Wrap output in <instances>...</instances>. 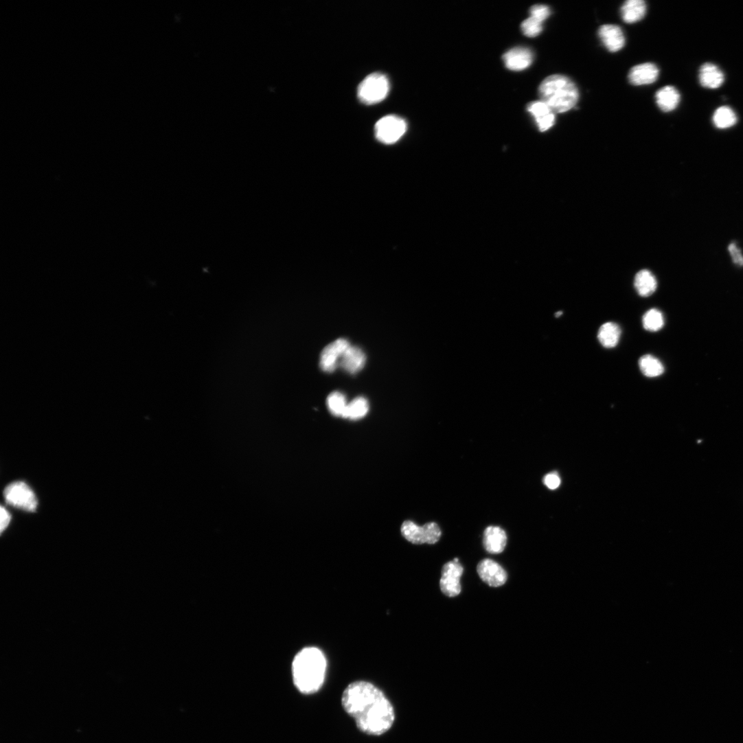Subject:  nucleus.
I'll return each mask as SVG.
<instances>
[{"label": "nucleus", "mask_w": 743, "mask_h": 743, "mask_svg": "<svg viewBox=\"0 0 743 743\" xmlns=\"http://www.w3.org/2000/svg\"><path fill=\"white\" fill-rule=\"evenodd\" d=\"M505 67L512 71H522L534 62L533 52L525 47H516L507 52L503 57Z\"/></svg>", "instance_id": "9b49d317"}, {"label": "nucleus", "mask_w": 743, "mask_h": 743, "mask_svg": "<svg viewBox=\"0 0 743 743\" xmlns=\"http://www.w3.org/2000/svg\"><path fill=\"white\" fill-rule=\"evenodd\" d=\"M464 569L459 558L446 563L443 569L440 587L442 593L449 597H455L461 592V578Z\"/></svg>", "instance_id": "6e6552de"}, {"label": "nucleus", "mask_w": 743, "mask_h": 743, "mask_svg": "<svg viewBox=\"0 0 743 743\" xmlns=\"http://www.w3.org/2000/svg\"><path fill=\"white\" fill-rule=\"evenodd\" d=\"M0 516H1V521H0V523H1V525H0V530H1V533H3L10 525L12 516L10 512L4 507H1Z\"/></svg>", "instance_id": "7c9ffc66"}, {"label": "nucleus", "mask_w": 743, "mask_h": 743, "mask_svg": "<svg viewBox=\"0 0 743 743\" xmlns=\"http://www.w3.org/2000/svg\"><path fill=\"white\" fill-rule=\"evenodd\" d=\"M713 123L719 129H727L737 123V117L734 111L728 106L718 108L713 115Z\"/></svg>", "instance_id": "b1692460"}, {"label": "nucleus", "mask_w": 743, "mask_h": 743, "mask_svg": "<svg viewBox=\"0 0 743 743\" xmlns=\"http://www.w3.org/2000/svg\"><path fill=\"white\" fill-rule=\"evenodd\" d=\"M327 661L322 651L315 647L301 649L292 663L293 683L302 694H310L322 687L326 672Z\"/></svg>", "instance_id": "f03ea898"}, {"label": "nucleus", "mask_w": 743, "mask_h": 743, "mask_svg": "<svg viewBox=\"0 0 743 743\" xmlns=\"http://www.w3.org/2000/svg\"><path fill=\"white\" fill-rule=\"evenodd\" d=\"M477 572L481 579L492 587H500L507 580L506 571L496 562L485 559L479 562Z\"/></svg>", "instance_id": "9d476101"}, {"label": "nucleus", "mask_w": 743, "mask_h": 743, "mask_svg": "<svg viewBox=\"0 0 743 743\" xmlns=\"http://www.w3.org/2000/svg\"><path fill=\"white\" fill-rule=\"evenodd\" d=\"M643 328L652 332L661 330L665 323L662 312L655 308L648 310L643 317Z\"/></svg>", "instance_id": "a878e982"}, {"label": "nucleus", "mask_w": 743, "mask_h": 743, "mask_svg": "<svg viewBox=\"0 0 743 743\" xmlns=\"http://www.w3.org/2000/svg\"><path fill=\"white\" fill-rule=\"evenodd\" d=\"M647 7L642 0H628L621 9V14L626 23L632 24L641 21L645 16Z\"/></svg>", "instance_id": "6ab92c4d"}, {"label": "nucleus", "mask_w": 743, "mask_h": 743, "mask_svg": "<svg viewBox=\"0 0 743 743\" xmlns=\"http://www.w3.org/2000/svg\"><path fill=\"white\" fill-rule=\"evenodd\" d=\"M539 94L555 113H564L575 106L579 100L576 85L569 78L554 75L547 78L540 84Z\"/></svg>", "instance_id": "7ed1b4c3"}, {"label": "nucleus", "mask_w": 743, "mask_h": 743, "mask_svg": "<svg viewBox=\"0 0 743 743\" xmlns=\"http://www.w3.org/2000/svg\"><path fill=\"white\" fill-rule=\"evenodd\" d=\"M635 287L638 294L641 297H649L652 295L657 287V282L654 275L648 270L639 271L635 278Z\"/></svg>", "instance_id": "aec40b11"}, {"label": "nucleus", "mask_w": 743, "mask_h": 743, "mask_svg": "<svg viewBox=\"0 0 743 743\" xmlns=\"http://www.w3.org/2000/svg\"><path fill=\"white\" fill-rule=\"evenodd\" d=\"M621 334V328L617 323L607 322L600 327L597 337L604 347L611 348L617 345Z\"/></svg>", "instance_id": "412c9836"}, {"label": "nucleus", "mask_w": 743, "mask_h": 743, "mask_svg": "<svg viewBox=\"0 0 743 743\" xmlns=\"http://www.w3.org/2000/svg\"><path fill=\"white\" fill-rule=\"evenodd\" d=\"M728 251L732 258L733 262L738 266H743V255L741 250L736 243L732 242L728 246Z\"/></svg>", "instance_id": "c85d7f7f"}, {"label": "nucleus", "mask_w": 743, "mask_h": 743, "mask_svg": "<svg viewBox=\"0 0 743 743\" xmlns=\"http://www.w3.org/2000/svg\"><path fill=\"white\" fill-rule=\"evenodd\" d=\"M4 497L9 505L27 512H35L38 507L34 492L24 482H15L8 485L5 490Z\"/></svg>", "instance_id": "423d86ee"}, {"label": "nucleus", "mask_w": 743, "mask_h": 743, "mask_svg": "<svg viewBox=\"0 0 743 743\" xmlns=\"http://www.w3.org/2000/svg\"><path fill=\"white\" fill-rule=\"evenodd\" d=\"M342 705L358 729L372 735H381L392 727L394 708L384 692L371 683L358 681L344 690Z\"/></svg>", "instance_id": "f257e3e1"}, {"label": "nucleus", "mask_w": 743, "mask_h": 743, "mask_svg": "<svg viewBox=\"0 0 743 743\" xmlns=\"http://www.w3.org/2000/svg\"><path fill=\"white\" fill-rule=\"evenodd\" d=\"M527 111L534 117L540 132H546L554 126L555 113L542 101L530 103Z\"/></svg>", "instance_id": "f8f14e48"}, {"label": "nucleus", "mask_w": 743, "mask_h": 743, "mask_svg": "<svg viewBox=\"0 0 743 743\" xmlns=\"http://www.w3.org/2000/svg\"><path fill=\"white\" fill-rule=\"evenodd\" d=\"M598 35L603 45L610 52H617L625 46L626 39L624 32L618 26L613 25L602 26L599 30Z\"/></svg>", "instance_id": "ddd939ff"}, {"label": "nucleus", "mask_w": 743, "mask_h": 743, "mask_svg": "<svg viewBox=\"0 0 743 743\" xmlns=\"http://www.w3.org/2000/svg\"><path fill=\"white\" fill-rule=\"evenodd\" d=\"M366 357L363 350L356 346H350L340 358V365L347 373L354 375L363 369Z\"/></svg>", "instance_id": "dca6fc26"}, {"label": "nucleus", "mask_w": 743, "mask_h": 743, "mask_svg": "<svg viewBox=\"0 0 743 743\" xmlns=\"http://www.w3.org/2000/svg\"><path fill=\"white\" fill-rule=\"evenodd\" d=\"M531 17L544 23L551 16V10L545 5H535L530 10Z\"/></svg>", "instance_id": "cd10ccee"}, {"label": "nucleus", "mask_w": 743, "mask_h": 743, "mask_svg": "<svg viewBox=\"0 0 743 743\" xmlns=\"http://www.w3.org/2000/svg\"><path fill=\"white\" fill-rule=\"evenodd\" d=\"M639 365L643 375L650 378L661 376L665 371L662 363L650 354L641 356L639 361Z\"/></svg>", "instance_id": "4be33fe9"}, {"label": "nucleus", "mask_w": 743, "mask_h": 743, "mask_svg": "<svg viewBox=\"0 0 743 743\" xmlns=\"http://www.w3.org/2000/svg\"><path fill=\"white\" fill-rule=\"evenodd\" d=\"M401 531L404 538L414 545H434L442 536L441 529L435 523H428L421 527L407 521L403 523Z\"/></svg>", "instance_id": "39448f33"}, {"label": "nucleus", "mask_w": 743, "mask_h": 743, "mask_svg": "<svg viewBox=\"0 0 743 743\" xmlns=\"http://www.w3.org/2000/svg\"><path fill=\"white\" fill-rule=\"evenodd\" d=\"M391 89L390 82L383 73H376L367 76L359 84L358 100L366 105L378 104L385 100Z\"/></svg>", "instance_id": "20e7f679"}, {"label": "nucleus", "mask_w": 743, "mask_h": 743, "mask_svg": "<svg viewBox=\"0 0 743 743\" xmlns=\"http://www.w3.org/2000/svg\"><path fill=\"white\" fill-rule=\"evenodd\" d=\"M507 542L506 532L499 527H488L484 532L483 545L491 554H500L505 550Z\"/></svg>", "instance_id": "2eb2a0df"}, {"label": "nucleus", "mask_w": 743, "mask_h": 743, "mask_svg": "<svg viewBox=\"0 0 743 743\" xmlns=\"http://www.w3.org/2000/svg\"><path fill=\"white\" fill-rule=\"evenodd\" d=\"M545 484L550 490H556L560 484V479L556 474H549L545 478Z\"/></svg>", "instance_id": "c756f323"}, {"label": "nucleus", "mask_w": 743, "mask_h": 743, "mask_svg": "<svg viewBox=\"0 0 743 743\" xmlns=\"http://www.w3.org/2000/svg\"><path fill=\"white\" fill-rule=\"evenodd\" d=\"M542 24L537 19L530 17L522 23L521 30L525 36L536 38L542 33L543 30Z\"/></svg>", "instance_id": "bb28decb"}, {"label": "nucleus", "mask_w": 743, "mask_h": 743, "mask_svg": "<svg viewBox=\"0 0 743 743\" xmlns=\"http://www.w3.org/2000/svg\"><path fill=\"white\" fill-rule=\"evenodd\" d=\"M369 404L366 399L357 398L347 404L343 418L355 421L363 418L368 413Z\"/></svg>", "instance_id": "5701e85b"}, {"label": "nucleus", "mask_w": 743, "mask_h": 743, "mask_svg": "<svg viewBox=\"0 0 743 743\" xmlns=\"http://www.w3.org/2000/svg\"><path fill=\"white\" fill-rule=\"evenodd\" d=\"M407 124L402 117L388 115L382 118L376 125L377 139L385 144L398 142L407 133Z\"/></svg>", "instance_id": "0eeeda50"}, {"label": "nucleus", "mask_w": 743, "mask_h": 743, "mask_svg": "<svg viewBox=\"0 0 743 743\" xmlns=\"http://www.w3.org/2000/svg\"><path fill=\"white\" fill-rule=\"evenodd\" d=\"M326 404L329 411L332 415L343 418L347 404L345 396L341 393H332L328 397Z\"/></svg>", "instance_id": "393cba45"}, {"label": "nucleus", "mask_w": 743, "mask_h": 743, "mask_svg": "<svg viewBox=\"0 0 743 743\" xmlns=\"http://www.w3.org/2000/svg\"><path fill=\"white\" fill-rule=\"evenodd\" d=\"M724 81L722 71L715 65L705 63L699 71V82L706 89H716L720 87Z\"/></svg>", "instance_id": "f3484780"}, {"label": "nucleus", "mask_w": 743, "mask_h": 743, "mask_svg": "<svg viewBox=\"0 0 743 743\" xmlns=\"http://www.w3.org/2000/svg\"><path fill=\"white\" fill-rule=\"evenodd\" d=\"M562 315V312H558V313L556 314V316H557V317H559V316H560V315Z\"/></svg>", "instance_id": "2f4dec72"}, {"label": "nucleus", "mask_w": 743, "mask_h": 743, "mask_svg": "<svg viewBox=\"0 0 743 743\" xmlns=\"http://www.w3.org/2000/svg\"><path fill=\"white\" fill-rule=\"evenodd\" d=\"M350 346L349 341L343 338L338 339L325 346L320 356L319 365L321 369L325 373H332Z\"/></svg>", "instance_id": "1a4fd4ad"}, {"label": "nucleus", "mask_w": 743, "mask_h": 743, "mask_svg": "<svg viewBox=\"0 0 743 743\" xmlns=\"http://www.w3.org/2000/svg\"><path fill=\"white\" fill-rule=\"evenodd\" d=\"M659 70L652 63H645L633 67L628 75L630 82L634 86L651 84L656 81Z\"/></svg>", "instance_id": "4468645a"}, {"label": "nucleus", "mask_w": 743, "mask_h": 743, "mask_svg": "<svg viewBox=\"0 0 743 743\" xmlns=\"http://www.w3.org/2000/svg\"><path fill=\"white\" fill-rule=\"evenodd\" d=\"M680 100V94L678 90L673 87H663L656 94L657 106L662 111L665 113L674 111L678 106Z\"/></svg>", "instance_id": "a211bd4d"}]
</instances>
